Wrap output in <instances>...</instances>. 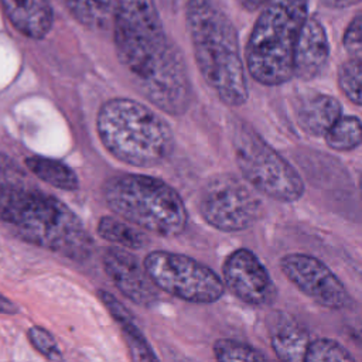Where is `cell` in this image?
Wrapping results in <instances>:
<instances>
[{"mask_svg":"<svg viewBox=\"0 0 362 362\" xmlns=\"http://www.w3.org/2000/svg\"><path fill=\"white\" fill-rule=\"evenodd\" d=\"M325 6L334 7V8H345L358 3H362V0H321Z\"/></svg>","mask_w":362,"mask_h":362,"instance_id":"83f0119b","label":"cell"},{"mask_svg":"<svg viewBox=\"0 0 362 362\" xmlns=\"http://www.w3.org/2000/svg\"><path fill=\"white\" fill-rule=\"evenodd\" d=\"M307 18V0H272L263 7L245 49L253 81L280 86L294 76L296 45Z\"/></svg>","mask_w":362,"mask_h":362,"instance_id":"5b68a950","label":"cell"},{"mask_svg":"<svg viewBox=\"0 0 362 362\" xmlns=\"http://www.w3.org/2000/svg\"><path fill=\"white\" fill-rule=\"evenodd\" d=\"M122 0H66L71 14L85 27L106 30L115 24Z\"/></svg>","mask_w":362,"mask_h":362,"instance_id":"ac0fdd59","label":"cell"},{"mask_svg":"<svg viewBox=\"0 0 362 362\" xmlns=\"http://www.w3.org/2000/svg\"><path fill=\"white\" fill-rule=\"evenodd\" d=\"M98 233L105 240L126 249H140L147 243L146 235L134 223L115 216H103L98 223Z\"/></svg>","mask_w":362,"mask_h":362,"instance_id":"ffe728a7","label":"cell"},{"mask_svg":"<svg viewBox=\"0 0 362 362\" xmlns=\"http://www.w3.org/2000/svg\"><path fill=\"white\" fill-rule=\"evenodd\" d=\"M198 208L206 223L228 233L252 228L264 211L259 192L230 173L215 174L206 181Z\"/></svg>","mask_w":362,"mask_h":362,"instance_id":"ba28073f","label":"cell"},{"mask_svg":"<svg viewBox=\"0 0 362 362\" xmlns=\"http://www.w3.org/2000/svg\"><path fill=\"white\" fill-rule=\"evenodd\" d=\"M103 269L119 291L133 303L144 307L158 300L156 283L151 280L144 264L136 256L119 247H110L103 255Z\"/></svg>","mask_w":362,"mask_h":362,"instance_id":"7c38bea8","label":"cell"},{"mask_svg":"<svg viewBox=\"0 0 362 362\" xmlns=\"http://www.w3.org/2000/svg\"><path fill=\"white\" fill-rule=\"evenodd\" d=\"M284 277L317 305L328 310H344L352 303L342 280L320 257L310 253L291 252L279 260Z\"/></svg>","mask_w":362,"mask_h":362,"instance_id":"30bf717a","label":"cell"},{"mask_svg":"<svg viewBox=\"0 0 362 362\" xmlns=\"http://www.w3.org/2000/svg\"><path fill=\"white\" fill-rule=\"evenodd\" d=\"M232 148L242 177L262 195L291 204L305 192L298 170L242 119L232 123Z\"/></svg>","mask_w":362,"mask_h":362,"instance_id":"52a82bcc","label":"cell"},{"mask_svg":"<svg viewBox=\"0 0 362 362\" xmlns=\"http://www.w3.org/2000/svg\"><path fill=\"white\" fill-rule=\"evenodd\" d=\"M143 264L158 288L181 300L209 304L225 293V281L211 267L185 255L154 250Z\"/></svg>","mask_w":362,"mask_h":362,"instance_id":"9c48e42d","label":"cell"},{"mask_svg":"<svg viewBox=\"0 0 362 362\" xmlns=\"http://www.w3.org/2000/svg\"><path fill=\"white\" fill-rule=\"evenodd\" d=\"M7 18L23 35L40 40L52 25V8L48 0H0Z\"/></svg>","mask_w":362,"mask_h":362,"instance_id":"9a60e30c","label":"cell"},{"mask_svg":"<svg viewBox=\"0 0 362 362\" xmlns=\"http://www.w3.org/2000/svg\"><path fill=\"white\" fill-rule=\"evenodd\" d=\"M113 33L117 57L139 92L160 110L182 115L191 102V83L154 1L122 0Z\"/></svg>","mask_w":362,"mask_h":362,"instance_id":"6da1fadb","label":"cell"},{"mask_svg":"<svg viewBox=\"0 0 362 362\" xmlns=\"http://www.w3.org/2000/svg\"><path fill=\"white\" fill-rule=\"evenodd\" d=\"M27 168L40 180L51 184L55 188L75 191L79 185L78 175L65 163L48 157L33 156L25 158Z\"/></svg>","mask_w":362,"mask_h":362,"instance_id":"d6986e66","label":"cell"},{"mask_svg":"<svg viewBox=\"0 0 362 362\" xmlns=\"http://www.w3.org/2000/svg\"><path fill=\"white\" fill-rule=\"evenodd\" d=\"M96 130L105 148L133 167H153L170 157L174 134L148 106L127 98L105 102L96 116Z\"/></svg>","mask_w":362,"mask_h":362,"instance_id":"277c9868","label":"cell"},{"mask_svg":"<svg viewBox=\"0 0 362 362\" xmlns=\"http://www.w3.org/2000/svg\"><path fill=\"white\" fill-rule=\"evenodd\" d=\"M106 205L123 219L160 236H177L188 221L178 192L160 178L119 174L103 185Z\"/></svg>","mask_w":362,"mask_h":362,"instance_id":"8992f818","label":"cell"},{"mask_svg":"<svg viewBox=\"0 0 362 362\" xmlns=\"http://www.w3.org/2000/svg\"><path fill=\"white\" fill-rule=\"evenodd\" d=\"M352 362L355 361V356L338 341L332 338H315L311 339L304 362Z\"/></svg>","mask_w":362,"mask_h":362,"instance_id":"cb8c5ba5","label":"cell"},{"mask_svg":"<svg viewBox=\"0 0 362 362\" xmlns=\"http://www.w3.org/2000/svg\"><path fill=\"white\" fill-rule=\"evenodd\" d=\"M27 335H28L31 345L40 354H42L47 359H51V361L62 359V355L58 349V345H57L54 337L47 329H44L42 327H31L28 329Z\"/></svg>","mask_w":362,"mask_h":362,"instance_id":"d4e9b609","label":"cell"},{"mask_svg":"<svg viewBox=\"0 0 362 362\" xmlns=\"http://www.w3.org/2000/svg\"><path fill=\"white\" fill-rule=\"evenodd\" d=\"M187 27L197 65L219 100L239 107L249 99L235 25L214 0H188Z\"/></svg>","mask_w":362,"mask_h":362,"instance_id":"3957f363","label":"cell"},{"mask_svg":"<svg viewBox=\"0 0 362 362\" xmlns=\"http://www.w3.org/2000/svg\"><path fill=\"white\" fill-rule=\"evenodd\" d=\"M98 296L100 301L105 304L106 310L112 314L115 321L120 325V329L124 335V339L129 345L132 359L134 361H157L158 358L153 352V348L146 341L143 332L140 331L139 325L136 324L133 315L129 310L110 293L105 290H99Z\"/></svg>","mask_w":362,"mask_h":362,"instance_id":"e0dca14e","label":"cell"},{"mask_svg":"<svg viewBox=\"0 0 362 362\" xmlns=\"http://www.w3.org/2000/svg\"><path fill=\"white\" fill-rule=\"evenodd\" d=\"M338 88L356 106H362V58L352 57L344 61L337 72Z\"/></svg>","mask_w":362,"mask_h":362,"instance_id":"7402d4cb","label":"cell"},{"mask_svg":"<svg viewBox=\"0 0 362 362\" xmlns=\"http://www.w3.org/2000/svg\"><path fill=\"white\" fill-rule=\"evenodd\" d=\"M325 144L339 153H348L362 144V120L356 116L342 115L324 136Z\"/></svg>","mask_w":362,"mask_h":362,"instance_id":"44dd1931","label":"cell"},{"mask_svg":"<svg viewBox=\"0 0 362 362\" xmlns=\"http://www.w3.org/2000/svg\"><path fill=\"white\" fill-rule=\"evenodd\" d=\"M245 10H249V11H253V10H257L260 7H264L269 1L272 0H236Z\"/></svg>","mask_w":362,"mask_h":362,"instance_id":"4316f807","label":"cell"},{"mask_svg":"<svg viewBox=\"0 0 362 362\" xmlns=\"http://www.w3.org/2000/svg\"><path fill=\"white\" fill-rule=\"evenodd\" d=\"M270 346L277 359L284 362H304L310 344L305 327L291 314L274 310L266 318Z\"/></svg>","mask_w":362,"mask_h":362,"instance_id":"5bb4252c","label":"cell"},{"mask_svg":"<svg viewBox=\"0 0 362 362\" xmlns=\"http://www.w3.org/2000/svg\"><path fill=\"white\" fill-rule=\"evenodd\" d=\"M17 311H18L17 305L14 303H11L8 298H6L0 294V313H3V314H16Z\"/></svg>","mask_w":362,"mask_h":362,"instance_id":"f1b7e54d","label":"cell"},{"mask_svg":"<svg viewBox=\"0 0 362 362\" xmlns=\"http://www.w3.org/2000/svg\"><path fill=\"white\" fill-rule=\"evenodd\" d=\"M0 221L20 238L71 259L89 255L92 239L79 218L57 197L40 189L0 154Z\"/></svg>","mask_w":362,"mask_h":362,"instance_id":"7a4b0ae2","label":"cell"},{"mask_svg":"<svg viewBox=\"0 0 362 362\" xmlns=\"http://www.w3.org/2000/svg\"><path fill=\"white\" fill-rule=\"evenodd\" d=\"M223 281L230 293L252 307H267L277 300V286L255 252L233 250L222 266Z\"/></svg>","mask_w":362,"mask_h":362,"instance_id":"8fae6325","label":"cell"},{"mask_svg":"<svg viewBox=\"0 0 362 362\" xmlns=\"http://www.w3.org/2000/svg\"><path fill=\"white\" fill-rule=\"evenodd\" d=\"M342 44L352 57L362 58V10L358 11L348 24L342 37Z\"/></svg>","mask_w":362,"mask_h":362,"instance_id":"484cf974","label":"cell"},{"mask_svg":"<svg viewBox=\"0 0 362 362\" xmlns=\"http://www.w3.org/2000/svg\"><path fill=\"white\" fill-rule=\"evenodd\" d=\"M329 58V42L324 25L308 17L300 31L294 52V76L311 81L318 76Z\"/></svg>","mask_w":362,"mask_h":362,"instance_id":"4fadbf2b","label":"cell"},{"mask_svg":"<svg viewBox=\"0 0 362 362\" xmlns=\"http://www.w3.org/2000/svg\"><path fill=\"white\" fill-rule=\"evenodd\" d=\"M341 116V102L328 93H314L304 98L296 112L298 127L314 137H324Z\"/></svg>","mask_w":362,"mask_h":362,"instance_id":"2e32d148","label":"cell"},{"mask_svg":"<svg viewBox=\"0 0 362 362\" xmlns=\"http://www.w3.org/2000/svg\"><path fill=\"white\" fill-rule=\"evenodd\" d=\"M214 355L221 362H264L269 359L266 354L247 342L230 338H221L214 344Z\"/></svg>","mask_w":362,"mask_h":362,"instance_id":"603a6c76","label":"cell"}]
</instances>
